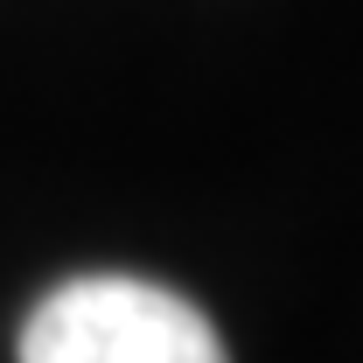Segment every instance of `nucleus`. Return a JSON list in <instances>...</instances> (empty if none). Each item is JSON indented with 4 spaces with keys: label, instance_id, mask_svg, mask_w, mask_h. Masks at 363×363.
<instances>
[{
    "label": "nucleus",
    "instance_id": "f257e3e1",
    "mask_svg": "<svg viewBox=\"0 0 363 363\" xmlns=\"http://www.w3.org/2000/svg\"><path fill=\"white\" fill-rule=\"evenodd\" d=\"M21 363H230L224 335L175 286L91 272L35 301L21 328Z\"/></svg>",
    "mask_w": 363,
    "mask_h": 363
}]
</instances>
